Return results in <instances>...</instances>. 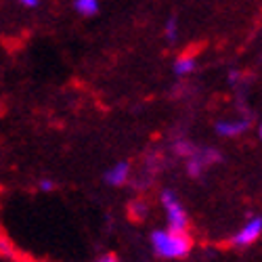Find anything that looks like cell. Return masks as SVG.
<instances>
[{"mask_svg": "<svg viewBox=\"0 0 262 262\" xmlns=\"http://www.w3.org/2000/svg\"><path fill=\"white\" fill-rule=\"evenodd\" d=\"M149 242H151V248H154V254L164 260H181L193 248V239L189 233H179L168 227L154 231Z\"/></svg>", "mask_w": 262, "mask_h": 262, "instance_id": "6da1fadb", "label": "cell"}, {"mask_svg": "<svg viewBox=\"0 0 262 262\" xmlns=\"http://www.w3.org/2000/svg\"><path fill=\"white\" fill-rule=\"evenodd\" d=\"M160 200H162V208L166 212L168 229L179 231V233H187V229H189V214H187L185 206L181 204L179 195L174 193L172 189H164L160 193Z\"/></svg>", "mask_w": 262, "mask_h": 262, "instance_id": "7a4b0ae2", "label": "cell"}, {"mask_svg": "<svg viewBox=\"0 0 262 262\" xmlns=\"http://www.w3.org/2000/svg\"><path fill=\"white\" fill-rule=\"evenodd\" d=\"M260 237H262V216H252L250 221L231 237L229 244H231L233 248L244 250V248L254 246Z\"/></svg>", "mask_w": 262, "mask_h": 262, "instance_id": "3957f363", "label": "cell"}, {"mask_svg": "<svg viewBox=\"0 0 262 262\" xmlns=\"http://www.w3.org/2000/svg\"><path fill=\"white\" fill-rule=\"evenodd\" d=\"M221 160H223L221 151H216V149H212V147L202 149V151H195V154L187 160V174H189L191 179H200L208 166L218 164Z\"/></svg>", "mask_w": 262, "mask_h": 262, "instance_id": "277c9868", "label": "cell"}, {"mask_svg": "<svg viewBox=\"0 0 262 262\" xmlns=\"http://www.w3.org/2000/svg\"><path fill=\"white\" fill-rule=\"evenodd\" d=\"M252 126V120L250 118H237V120H221L216 122V133L221 137H227V139H233V137H239L244 135L246 130Z\"/></svg>", "mask_w": 262, "mask_h": 262, "instance_id": "5b68a950", "label": "cell"}, {"mask_svg": "<svg viewBox=\"0 0 262 262\" xmlns=\"http://www.w3.org/2000/svg\"><path fill=\"white\" fill-rule=\"evenodd\" d=\"M103 179H105V183H107L109 187H124V185L128 183V179H130V164H128V162H118V164H114L112 168L105 172Z\"/></svg>", "mask_w": 262, "mask_h": 262, "instance_id": "8992f818", "label": "cell"}, {"mask_svg": "<svg viewBox=\"0 0 262 262\" xmlns=\"http://www.w3.org/2000/svg\"><path fill=\"white\" fill-rule=\"evenodd\" d=\"M193 72H195V55L185 53V55H181L177 61H174V74L177 76L185 78V76H189Z\"/></svg>", "mask_w": 262, "mask_h": 262, "instance_id": "52a82bcc", "label": "cell"}, {"mask_svg": "<svg viewBox=\"0 0 262 262\" xmlns=\"http://www.w3.org/2000/svg\"><path fill=\"white\" fill-rule=\"evenodd\" d=\"M72 7L82 17H95L101 11V5L97 3V0H74Z\"/></svg>", "mask_w": 262, "mask_h": 262, "instance_id": "ba28073f", "label": "cell"}, {"mask_svg": "<svg viewBox=\"0 0 262 262\" xmlns=\"http://www.w3.org/2000/svg\"><path fill=\"white\" fill-rule=\"evenodd\" d=\"M195 151H198V149H195L193 147V143L191 141H187V139H179V141H174V154H177V156H181V158H191L193 154H195Z\"/></svg>", "mask_w": 262, "mask_h": 262, "instance_id": "9c48e42d", "label": "cell"}, {"mask_svg": "<svg viewBox=\"0 0 262 262\" xmlns=\"http://www.w3.org/2000/svg\"><path fill=\"white\" fill-rule=\"evenodd\" d=\"M164 36L168 42H174L179 38V19L177 17H168L166 26H164Z\"/></svg>", "mask_w": 262, "mask_h": 262, "instance_id": "30bf717a", "label": "cell"}, {"mask_svg": "<svg viewBox=\"0 0 262 262\" xmlns=\"http://www.w3.org/2000/svg\"><path fill=\"white\" fill-rule=\"evenodd\" d=\"M227 80H229V84H231V86H237V84H239V80H242V72H239V70H229Z\"/></svg>", "mask_w": 262, "mask_h": 262, "instance_id": "8fae6325", "label": "cell"}, {"mask_svg": "<svg viewBox=\"0 0 262 262\" xmlns=\"http://www.w3.org/2000/svg\"><path fill=\"white\" fill-rule=\"evenodd\" d=\"M57 185H55V181H51V179H42L40 183H38V189L40 191H45V193H49V191H53Z\"/></svg>", "mask_w": 262, "mask_h": 262, "instance_id": "7c38bea8", "label": "cell"}, {"mask_svg": "<svg viewBox=\"0 0 262 262\" xmlns=\"http://www.w3.org/2000/svg\"><path fill=\"white\" fill-rule=\"evenodd\" d=\"M19 5L24 7V9H38L40 7V0H21Z\"/></svg>", "mask_w": 262, "mask_h": 262, "instance_id": "4fadbf2b", "label": "cell"}, {"mask_svg": "<svg viewBox=\"0 0 262 262\" xmlns=\"http://www.w3.org/2000/svg\"><path fill=\"white\" fill-rule=\"evenodd\" d=\"M0 254H11V244L3 237H0Z\"/></svg>", "mask_w": 262, "mask_h": 262, "instance_id": "5bb4252c", "label": "cell"}, {"mask_svg": "<svg viewBox=\"0 0 262 262\" xmlns=\"http://www.w3.org/2000/svg\"><path fill=\"white\" fill-rule=\"evenodd\" d=\"M95 262H120V260H118V258H116L114 254H105V256H101V258H97Z\"/></svg>", "mask_w": 262, "mask_h": 262, "instance_id": "9a60e30c", "label": "cell"}, {"mask_svg": "<svg viewBox=\"0 0 262 262\" xmlns=\"http://www.w3.org/2000/svg\"><path fill=\"white\" fill-rule=\"evenodd\" d=\"M258 137H260V141H262V122H260V126H258Z\"/></svg>", "mask_w": 262, "mask_h": 262, "instance_id": "2e32d148", "label": "cell"}]
</instances>
